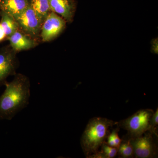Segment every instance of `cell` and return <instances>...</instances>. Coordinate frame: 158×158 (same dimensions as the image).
Segmentation results:
<instances>
[{
	"label": "cell",
	"mask_w": 158,
	"mask_h": 158,
	"mask_svg": "<svg viewBox=\"0 0 158 158\" xmlns=\"http://www.w3.org/2000/svg\"><path fill=\"white\" fill-rule=\"evenodd\" d=\"M51 11L62 16L65 21L71 22L76 9L75 0H49Z\"/></svg>",
	"instance_id": "8"
},
{
	"label": "cell",
	"mask_w": 158,
	"mask_h": 158,
	"mask_svg": "<svg viewBox=\"0 0 158 158\" xmlns=\"http://www.w3.org/2000/svg\"><path fill=\"white\" fill-rule=\"evenodd\" d=\"M29 6V0H0V11L15 18Z\"/></svg>",
	"instance_id": "10"
},
{
	"label": "cell",
	"mask_w": 158,
	"mask_h": 158,
	"mask_svg": "<svg viewBox=\"0 0 158 158\" xmlns=\"http://www.w3.org/2000/svg\"><path fill=\"white\" fill-rule=\"evenodd\" d=\"M154 111L151 109L138 110L127 118L118 123L119 127L127 130L131 138L142 135L150 130V120Z\"/></svg>",
	"instance_id": "3"
},
{
	"label": "cell",
	"mask_w": 158,
	"mask_h": 158,
	"mask_svg": "<svg viewBox=\"0 0 158 158\" xmlns=\"http://www.w3.org/2000/svg\"><path fill=\"white\" fill-rule=\"evenodd\" d=\"M16 52L10 45L0 48V87L5 85L8 77L16 74Z\"/></svg>",
	"instance_id": "6"
},
{
	"label": "cell",
	"mask_w": 158,
	"mask_h": 158,
	"mask_svg": "<svg viewBox=\"0 0 158 158\" xmlns=\"http://www.w3.org/2000/svg\"><path fill=\"white\" fill-rule=\"evenodd\" d=\"M158 108L154 112L150 120V130L149 131L158 136Z\"/></svg>",
	"instance_id": "16"
},
{
	"label": "cell",
	"mask_w": 158,
	"mask_h": 158,
	"mask_svg": "<svg viewBox=\"0 0 158 158\" xmlns=\"http://www.w3.org/2000/svg\"><path fill=\"white\" fill-rule=\"evenodd\" d=\"M154 135H155L148 131L142 135L131 138L135 157L151 158L156 156L157 147L154 139Z\"/></svg>",
	"instance_id": "5"
},
{
	"label": "cell",
	"mask_w": 158,
	"mask_h": 158,
	"mask_svg": "<svg viewBox=\"0 0 158 158\" xmlns=\"http://www.w3.org/2000/svg\"><path fill=\"white\" fill-rule=\"evenodd\" d=\"M6 38H7V37L3 30L2 27L0 23V42L5 40Z\"/></svg>",
	"instance_id": "17"
},
{
	"label": "cell",
	"mask_w": 158,
	"mask_h": 158,
	"mask_svg": "<svg viewBox=\"0 0 158 158\" xmlns=\"http://www.w3.org/2000/svg\"><path fill=\"white\" fill-rule=\"evenodd\" d=\"M118 127L112 131V132L110 133L107 137V144L112 147L118 148L122 142V139L118 136V132L119 131V127L117 124Z\"/></svg>",
	"instance_id": "14"
},
{
	"label": "cell",
	"mask_w": 158,
	"mask_h": 158,
	"mask_svg": "<svg viewBox=\"0 0 158 158\" xmlns=\"http://www.w3.org/2000/svg\"><path fill=\"white\" fill-rule=\"evenodd\" d=\"M14 19L18 24L20 30L24 33L34 39L39 37L43 22L30 5Z\"/></svg>",
	"instance_id": "4"
},
{
	"label": "cell",
	"mask_w": 158,
	"mask_h": 158,
	"mask_svg": "<svg viewBox=\"0 0 158 158\" xmlns=\"http://www.w3.org/2000/svg\"><path fill=\"white\" fill-rule=\"evenodd\" d=\"M65 21L56 13L51 11L42 24L40 36L44 42L50 41L65 28Z\"/></svg>",
	"instance_id": "7"
},
{
	"label": "cell",
	"mask_w": 158,
	"mask_h": 158,
	"mask_svg": "<svg viewBox=\"0 0 158 158\" xmlns=\"http://www.w3.org/2000/svg\"><path fill=\"white\" fill-rule=\"evenodd\" d=\"M122 142L118 148V154L119 157L123 158H133L134 157V148H133L131 139L125 136L124 138L122 139Z\"/></svg>",
	"instance_id": "13"
},
{
	"label": "cell",
	"mask_w": 158,
	"mask_h": 158,
	"mask_svg": "<svg viewBox=\"0 0 158 158\" xmlns=\"http://www.w3.org/2000/svg\"><path fill=\"white\" fill-rule=\"evenodd\" d=\"M101 151L104 156L105 158L115 157L118 154V148L112 147L105 142L101 146Z\"/></svg>",
	"instance_id": "15"
},
{
	"label": "cell",
	"mask_w": 158,
	"mask_h": 158,
	"mask_svg": "<svg viewBox=\"0 0 158 158\" xmlns=\"http://www.w3.org/2000/svg\"><path fill=\"white\" fill-rule=\"evenodd\" d=\"M5 84L6 88L0 96V120H10L28 105L31 96L30 80L22 74Z\"/></svg>",
	"instance_id": "1"
},
{
	"label": "cell",
	"mask_w": 158,
	"mask_h": 158,
	"mask_svg": "<svg viewBox=\"0 0 158 158\" xmlns=\"http://www.w3.org/2000/svg\"><path fill=\"white\" fill-rule=\"evenodd\" d=\"M0 23L8 39V37L19 29V26L14 18L11 15L0 11Z\"/></svg>",
	"instance_id": "11"
},
{
	"label": "cell",
	"mask_w": 158,
	"mask_h": 158,
	"mask_svg": "<svg viewBox=\"0 0 158 158\" xmlns=\"http://www.w3.org/2000/svg\"><path fill=\"white\" fill-rule=\"evenodd\" d=\"M8 39L10 41L11 48L15 52L30 49L36 45L35 40L19 29L8 37Z\"/></svg>",
	"instance_id": "9"
},
{
	"label": "cell",
	"mask_w": 158,
	"mask_h": 158,
	"mask_svg": "<svg viewBox=\"0 0 158 158\" xmlns=\"http://www.w3.org/2000/svg\"><path fill=\"white\" fill-rule=\"evenodd\" d=\"M29 2L31 8L43 23L51 11L49 0H29Z\"/></svg>",
	"instance_id": "12"
},
{
	"label": "cell",
	"mask_w": 158,
	"mask_h": 158,
	"mask_svg": "<svg viewBox=\"0 0 158 158\" xmlns=\"http://www.w3.org/2000/svg\"><path fill=\"white\" fill-rule=\"evenodd\" d=\"M152 50L155 53H158V40L155 39L153 40Z\"/></svg>",
	"instance_id": "18"
},
{
	"label": "cell",
	"mask_w": 158,
	"mask_h": 158,
	"mask_svg": "<svg viewBox=\"0 0 158 158\" xmlns=\"http://www.w3.org/2000/svg\"><path fill=\"white\" fill-rule=\"evenodd\" d=\"M117 123L102 117H94L90 119L81 140V146L86 158L99 150L106 142L110 128Z\"/></svg>",
	"instance_id": "2"
}]
</instances>
